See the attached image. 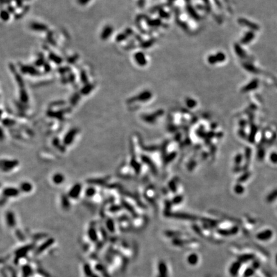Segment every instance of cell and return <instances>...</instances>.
Wrapping results in <instances>:
<instances>
[{
  "mask_svg": "<svg viewBox=\"0 0 277 277\" xmlns=\"http://www.w3.org/2000/svg\"><path fill=\"white\" fill-rule=\"evenodd\" d=\"M97 191L96 189L93 187H89L88 188H87L85 190V196L87 198H91L92 197H94L95 195H96Z\"/></svg>",
  "mask_w": 277,
  "mask_h": 277,
  "instance_id": "7c38bea8",
  "label": "cell"
},
{
  "mask_svg": "<svg viewBox=\"0 0 277 277\" xmlns=\"http://www.w3.org/2000/svg\"><path fill=\"white\" fill-rule=\"evenodd\" d=\"M106 225L107 227V229L109 230V232L111 233H115L116 232V226L114 223L113 222L112 220H109L106 223Z\"/></svg>",
  "mask_w": 277,
  "mask_h": 277,
  "instance_id": "5bb4252c",
  "label": "cell"
},
{
  "mask_svg": "<svg viewBox=\"0 0 277 277\" xmlns=\"http://www.w3.org/2000/svg\"><path fill=\"white\" fill-rule=\"evenodd\" d=\"M52 182L56 186H60L61 184H64L66 180L65 176L61 173H55L51 177Z\"/></svg>",
  "mask_w": 277,
  "mask_h": 277,
  "instance_id": "9c48e42d",
  "label": "cell"
},
{
  "mask_svg": "<svg viewBox=\"0 0 277 277\" xmlns=\"http://www.w3.org/2000/svg\"><path fill=\"white\" fill-rule=\"evenodd\" d=\"M19 189H20L21 192L23 193L28 194L32 191L33 189V184L28 181H24L21 182L19 185Z\"/></svg>",
  "mask_w": 277,
  "mask_h": 277,
  "instance_id": "52a82bcc",
  "label": "cell"
},
{
  "mask_svg": "<svg viewBox=\"0 0 277 277\" xmlns=\"http://www.w3.org/2000/svg\"><path fill=\"white\" fill-rule=\"evenodd\" d=\"M83 191V186L82 184L80 183H76L74 184L73 186L71 187L68 193H67V196L69 197L70 199L76 200L78 199Z\"/></svg>",
  "mask_w": 277,
  "mask_h": 277,
  "instance_id": "7a4b0ae2",
  "label": "cell"
},
{
  "mask_svg": "<svg viewBox=\"0 0 277 277\" xmlns=\"http://www.w3.org/2000/svg\"><path fill=\"white\" fill-rule=\"evenodd\" d=\"M1 17L3 19H4L5 21H7L9 19V15L7 12H5V11H2L1 12Z\"/></svg>",
  "mask_w": 277,
  "mask_h": 277,
  "instance_id": "9a60e30c",
  "label": "cell"
},
{
  "mask_svg": "<svg viewBox=\"0 0 277 277\" xmlns=\"http://www.w3.org/2000/svg\"><path fill=\"white\" fill-rule=\"evenodd\" d=\"M168 266L164 261L159 262L158 264V276L157 277H168Z\"/></svg>",
  "mask_w": 277,
  "mask_h": 277,
  "instance_id": "ba28073f",
  "label": "cell"
},
{
  "mask_svg": "<svg viewBox=\"0 0 277 277\" xmlns=\"http://www.w3.org/2000/svg\"><path fill=\"white\" fill-rule=\"evenodd\" d=\"M199 260V257L198 255L196 253H190L187 255V262L190 266H196L198 264Z\"/></svg>",
  "mask_w": 277,
  "mask_h": 277,
  "instance_id": "30bf717a",
  "label": "cell"
},
{
  "mask_svg": "<svg viewBox=\"0 0 277 277\" xmlns=\"http://www.w3.org/2000/svg\"><path fill=\"white\" fill-rule=\"evenodd\" d=\"M5 222L7 226L10 229H13L16 226V217L12 211H8L5 214Z\"/></svg>",
  "mask_w": 277,
  "mask_h": 277,
  "instance_id": "8992f818",
  "label": "cell"
},
{
  "mask_svg": "<svg viewBox=\"0 0 277 277\" xmlns=\"http://www.w3.org/2000/svg\"><path fill=\"white\" fill-rule=\"evenodd\" d=\"M69 198L67 195L66 196L64 197L61 199V204L62 205V207L65 209H68L70 207V202H69Z\"/></svg>",
  "mask_w": 277,
  "mask_h": 277,
  "instance_id": "4fadbf2b",
  "label": "cell"
},
{
  "mask_svg": "<svg viewBox=\"0 0 277 277\" xmlns=\"http://www.w3.org/2000/svg\"><path fill=\"white\" fill-rule=\"evenodd\" d=\"M21 190L19 188L14 187H7L2 190V196L5 198H17L21 194Z\"/></svg>",
  "mask_w": 277,
  "mask_h": 277,
  "instance_id": "277c9868",
  "label": "cell"
},
{
  "mask_svg": "<svg viewBox=\"0 0 277 277\" xmlns=\"http://www.w3.org/2000/svg\"><path fill=\"white\" fill-rule=\"evenodd\" d=\"M112 33V28L110 26H107L103 29V31L101 34V37L103 40H106L110 37Z\"/></svg>",
  "mask_w": 277,
  "mask_h": 277,
  "instance_id": "8fae6325",
  "label": "cell"
},
{
  "mask_svg": "<svg viewBox=\"0 0 277 277\" xmlns=\"http://www.w3.org/2000/svg\"><path fill=\"white\" fill-rule=\"evenodd\" d=\"M78 133V129L76 128L71 129L70 130L67 132L66 135H64L63 140L62 141L64 145L65 146H69L71 145L75 141V138L77 136Z\"/></svg>",
  "mask_w": 277,
  "mask_h": 277,
  "instance_id": "3957f363",
  "label": "cell"
},
{
  "mask_svg": "<svg viewBox=\"0 0 277 277\" xmlns=\"http://www.w3.org/2000/svg\"><path fill=\"white\" fill-rule=\"evenodd\" d=\"M242 265L243 264L238 260L233 261V262L230 264L229 268V272L230 275L232 276H236L239 275Z\"/></svg>",
  "mask_w": 277,
  "mask_h": 277,
  "instance_id": "5b68a950",
  "label": "cell"
},
{
  "mask_svg": "<svg viewBox=\"0 0 277 277\" xmlns=\"http://www.w3.org/2000/svg\"><path fill=\"white\" fill-rule=\"evenodd\" d=\"M1 170L5 173H8L16 169L19 165V162L15 159H2Z\"/></svg>",
  "mask_w": 277,
  "mask_h": 277,
  "instance_id": "6da1fadb",
  "label": "cell"
}]
</instances>
